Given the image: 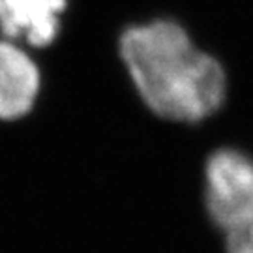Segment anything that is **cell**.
<instances>
[{
  "label": "cell",
  "mask_w": 253,
  "mask_h": 253,
  "mask_svg": "<svg viewBox=\"0 0 253 253\" xmlns=\"http://www.w3.org/2000/svg\"><path fill=\"white\" fill-rule=\"evenodd\" d=\"M227 253H253V217L225 233Z\"/></svg>",
  "instance_id": "5"
},
{
  "label": "cell",
  "mask_w": 253,
  "mask_h": 253,
  "mask_svg": "<svg viewBox=\"0 0 253 253\" xmlns=\"http://www.w3.org/2000/svg\"><path fill=\"white\" fill-rule=\"evenodd\" d=\"M205 205L212 223L229 233L253 217V158L238 148H219L205 165Z\"/></svg>",
  "instance_id": "2"
},
{
  "label": "cell",
  "mask_w": 253,
  "mask_h": 253,
  "mask_svg": "<svg viewBox=\"0 0 253 253\" xmlns=\"http://www.w3.org/2000/svg\"><path fill=\"white\" fill-rule=\"evenodd\" d=\"M68 0H0V32L32 47L51 45Z\"/></svg>",
  "instance_id": "4"
},
{
  "label": "cell",
  "mask_w": 253,
  "mask_h": 253,
  "mask_svg": "<svg viewBox=\"0 0 253 253\" xmlns=\"http://www.w3.org/2000/svg\"><path fill=\"white\" fill-rule=\"evenodd\" d=\"M42 90V73L32 56L0 40V120H19L34 109Z\"/></svg>",
  "instance_id": "3"
},
{
  "label": "cell",
  "mask_w": 253,
  "mask_h": 253,
  "mask_svg": "<svg viewBox=\"0 0 253 253\" xmlns=\"http://www.w3.org/2000/svg\"><path fill=\"white\" fill-rule=\"evenodd\" d=\"M120 56L145 105L160 118L199 124L227 98V75L212 54L169 19L133 25L120 36Z\"/></svg>",
  "instance_id": "1"
}]
</instances>
